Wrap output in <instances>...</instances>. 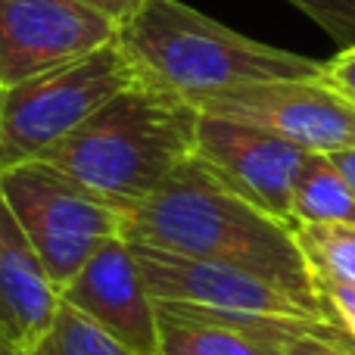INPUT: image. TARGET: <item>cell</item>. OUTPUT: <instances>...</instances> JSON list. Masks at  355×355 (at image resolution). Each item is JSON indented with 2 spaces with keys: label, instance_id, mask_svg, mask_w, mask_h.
Returning a JSON list of instances; mask_svg holds the SVG:
<instances>
[{
  "label": "cell",
  "instance_id": "cell-1",
  "mask_svg": "<svg viewBox=\"0 0 355 355\" xmlns=\"http://www.w3.org/2000/svg\"><path fill=\"white\" fill-rule=\"evenodd\" d=\"M122 237L178 256L237 265L277 284L315 315L334 321L318 296L293 227L234 193L196 153L150 196L125 209Z\"/></svg>",
  "mask_w": 355,
  "mask_h": 355
},
{
  "label": "cell",
  "instance_id": "cell-2",
  "mask_svg": "<svg viewBox=\"0 0 355 355\" xmlns=\"http://www.w3.org/2000/svg\"><path fill=\"white\" fill-rule=\"evenodd\" d=\"M135 78L200 110L206 100L256 81L321 78L324 62L268 47L181 0H144L116 31Z\"/></svg>",
  "mask_w": 355,
  "mask_h": 355
},
{
  "label": "cell",
  "instance_id": "cell-3",
  "mask_svg": "<svg viewBox=\"0 0 355 355\" xmlns=\"http://www.w3.org/2000/svg\"><path fill=\"white\" fill-rule=\"evenodd\" d=\"M200 110L150 85H128L41 156L97 196L128 209L196 150Z\"/></svg>",
  "mask_w": 355,
  "mask_h": 355
},
{
  "label": "cell",
  "instance_id": "cell-4",
  "mask_svg": "<svg viewBox=\"0 0 355 355\" xmlns=\"http://www.w3.org/2000/svg\"><path fill=\"white\" fill-rule=\"evenodd\" d=\"M135 69L116 41L0 91V172L41 159L119 91Z\"/></svg>",
  "mask_w": 355,
  "mask_h": 355
},
{
  "label": "cell",
  "instance_id": "cell-5",
  "mask_svg": "<svg viewBox=\"0 0 355 355\" xmlns=\"http://www.w3.org/2000/svg\"><path fill=\"white\" fill-rule=\"evenodd\" d=\"M0 190L56 293L106 240L122 237L125 209L81 187L44 159L0 172Z\"/></svg>",
  "mask_w": 355,
  "mask_h": 355
},
{
  "label": "cell",
  "instance_id": "cell-6",
  "mask_svg": "<svg viewBox=\"0 0 355 355\" xmlns=\"http://www.w3.org/2000/svg\"><path fill=\"white\" fill-rule=\"evenodd\" d=\"M200 112L262 128L306 153L331 156L355 147V103L321 78L240 85L206 100Z\"/></svg>",
  "mask_w": 355,
  "mask_h": 355
},
{
  "label": "cell",
  "instance_id": "cell-7",
  "mask_svg": "<svg viewBox=\"0 0 355 355\" xmlns=\"http://www.w3.org/2000/svg\"><path fill=\"white\" fill-rule=\"evenodd\" d=\"M135 262L144 275L150 296L156 302L202 309L218 315H268V318H315L327 321L306 309L300 300L265 277L243 271L237 265L212 262V259L178 256L153 246L128 243Z\"/></svg>",
  "mask_w": 355,
  "mask_h": 355
},
{
  "label": "cell",
  "instance_id": "cell-8",
  "mask_svg": "<svg viewBox=\"0 0 355 355\" xmlns=\"http://www.w3.org/2000/svg\"><path fill=\"white\" fill-rule=\"evenodd\" d=\"M119 25L78 0H0V91L116 41Z\"/></svg>",
  "mask_w": 355,
  "mask_h": 355
},
{
  "label": "cell",
  "instance_id": "cell-9",
  "mask_svg": "<svg viewBox=\"0 0 355 355\" xmlns=\"http://www.w3.org/2000/svg\"><path fill=\"white\" fill-rule=\"evenodd\" d=\"M193 153L234 193L250 200L271 218L296 227L290 200H293L296 175H300L302 162L309 159L302 147L262 128H252V125L200 112Z\"/></svg>",
  "mask_w": 355,
  "mask_h": 355
},
{
  "label": "cell",
  "instance_id": "cell-10",
  "mask_svg": "<svg viewBox=\"0 0 355 355\" xmlns=\"http://www.w3.org/2000/svg\"><path fill=\"white\" fill-rule=\"evenodd\" d=\"M60 302H69L122 340L137 355H156V302L135 262L128 240L112 237L60 287Z\"/></svg>",
  "mask_w": 355,
  "mask_h": 355
},
{
  "label": "cell",
  "instance_id": "cell-11",
  "mask_svg": "<svg viewBox=\"0 0 355 355\" xmlns=\"http://www.w3.org/2000/svg\"><path fill=\"white\" fill-rule=\"evenodd\" d=\"M60 293L0 190V334L28 349L50 324Z\"/></svg>",
  "mask_w": 355,
  "mask_h": 355
},
{
  "label": "cell",
  "instance_id": "cell-12",
  "mask_svg": "<svg viewBox=\"0 0 355 355\" xmlns=\"http://www.w3.org/2000/svg\"><path fill=\"white\" fill-rule=\"evenodd\" d=\"M156 355H284L281 343L262 337L237 315H215L175 302H156Z\"/></svg>",
  "mask_w": 355,
  "mask_h": 355
},
{
  "label": "cell",
  "instance_id": "cell-13",
  "mask_svg": "<svg viewBox=\"0 0 355 355\" xmlns=\"http://www.w3.org/2000/svg\"><path fill=\"white\" fill-rule=\"evenodd\" d=\"M293 225H355V193L331 156L309 153L293 181Z\"/></svg>",
  "mask_w": 355,
  "mask_h": 355
},
{
  "label": "cell",
  "instance_id": "cell-14",
  "mask_svg": "<svg viewBox=\"0 0 355 355\" xmlns=\"http://www.w3.org/2000/svg\"><path fill=\"white\" fill-rule=\"evenodd\" d=\"M25 355H137L135 349L116 340L110 331L72 309L69 302H60L44 327V334L25 349Z\"/></svg>",
  "mask_w": 355,
  "mask_h": 355
},
{
  "label": "cell",
  "instance_id": "cell-15",
  "mask_svg": "<svg viewBox=\"0 0 355 355\" xmlns=\"http://www.w3.org/2000/svg\"><path fill=\"white\" fill-rule=\"evenodd\" d=\"M293 237L312 277L355 284V225H296Z\"/></svg>",
  "mask_w": 355,
  "mask_h": 355
},
{
  "label": "cell",
  "instance_id": "cell-16",
  "mask_svg": "<svg viewBox=\"0 0 355 355\" xmlns=\"http://www.w3.org/2000/svg\"><path fill=\"white\" fill-rule=\"evenodd\" d=\"M318 22L340 47H355V0H290Z\"/></svg>",
  "mask_w": 355,
  "mask_h": 355
},
{
  "label": "cell",
  "instance_id": "cell-17",
  "mask_svg": "<svg viewBox=\"0 0 355 355\" xmlns=\"http://www.w3.org/2000/svg\"><path fill=\"white\" fill-rule=\"evenodd\" d=\"M315 287H318V296L324 302L327 315L355 340V284L315 277Z\"/></svg>",
  "mask_w": 355,
  "mask_h": 355
},
{
  "label": "cell",
  "instance_id": "cell-18",
  "mask_svg": "<svg viewBox=\"0 0 355 355\" xmlns=\"http://www.w3.org/2000/svg\"><path fill=\"white\" fill-rule=\"evenodd\" d=\"M321 81H327L334 91H340L346 100L355 103V47L340 50L331 62H324Z\"/></svg>",
  "mask_w": 355,
  "mask_h": 355
},
{
  "label": "cell",
  "instance_id": "cell-19",
  "mask_svg": "<svg viewBox=\"0 0 355 355\" xmlns=\"http://www.w3.org/2000/svg\"><path fill=\"white\" fill-rule=\"evenodd\" d=\"M281 349H284V355H352L349 349H343V346H334L318 337H306V334L284 340Z\"/></svg>",
  "mask_w": 355,
  "mask_h": 355
},
{
  "label": "cell",
  "instance_id": "cell-20",
  "mask_svg": "<svg viewBox=\"0 0 355 355\" xmlns=\"http://www.w3.org/2000/svg\"><path fill=\"white\" fill-rule=\"evenodd\" d=\"M78 3L91 6V10L103 12L106 19H112V22H116V25H122L125 19H128L131 12H135L137 6L144 3V0H78Z\"/></svg>",
  "mask_w": 355,
  "mask_h": 355
},
{
  "label": "cell",
  "instance_id": "cell-21",
  "mask_svg": "<svg viewBox=\"0 0 355 355\" xmlns=\"http://www.w3.org/2000/svg\"><path fill=\"white\" fill-rule=\"evenodd\" d=\"M331 162L337 166V172L346 178V184L355 193V147L352 150H340V153H331Z\"/></svg>",
  "mask_w": 355,
  "mask_h": 355
},
{
  "label": "cell",
  "instance_id": "cell-22",
  "mask_svg": "<svg viewBox=\"0 0 355 355\" xmlns=\"http://www.w3.org/2000/svg\"><path fill=\"white\" fill-rule=\"evenodd\" d=\"M0 355H25L22 346H16L12 340H6L3 334H0Z\"/></svg>",
  "mask_w": 355,
  "mask_h": 355
}]
</instances>
